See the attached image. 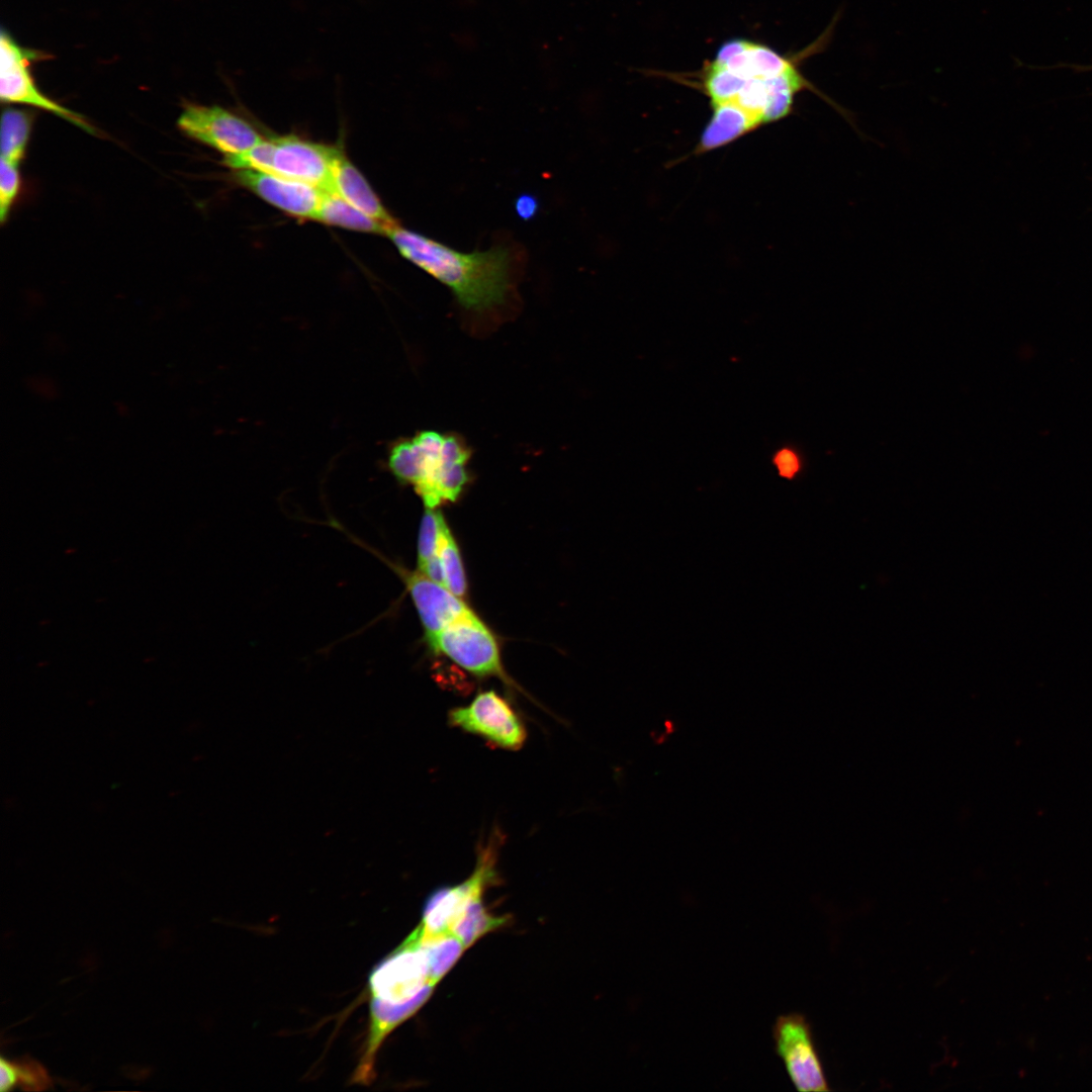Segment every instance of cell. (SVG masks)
I'll list each match as a JSON object with an SVG mask.
<instances>
[{
	"mask_svg": "<svg viewBox=\"0 0 1092 1092\" xmlns=\"http://www.w3.org/2000/svg\"><path fill=\"white\" fill-rule=\"evenodd\" d=\"M386 236L403 258L450 288L466 309H491L510 292L514 256L509 247L464 253L399 224Z\"/></svg>",
	"mask_w": 1092,
	"mask_h": 1092,
	"instance_id": "obj_1",
	"label": "cell"
},
{
	"mask_svg": "<svg viewBox=\"0 0 1092 1092\" xmlns=\"http://www.w3.org/2000/svg\"><path fill=\"white\" fill-rule=\"evenodd\" d=\"M49 58V55L42 51L22 47L8 30L2 28L0 36L1 101L50 111L81 129L95 134V127L82 114L57 103L43 94L36 85L30 68L33 63Z\"/></svg>",
	"mask_w": 1092,
	"mask_h": 1092,
	"instance_id": "obj_2",
	"label": "cell"
},
{
	"mask_svg": "<svg viewBox=\"0 0 1092 1092\" xmlns=\"http://www.w3.org/2000/svg\"><path fill=\"white\" fill-rule=\"evenodd\" d=\"M435 986L428 959L414 932L379 962L369 976L371 1000L389 1005L429 999Z\"/></svg>",
	"mask_w": 1092,
	"mask_h": 1092,
	"instance_id": "obj_3",
	"label": "cell"
},
{
	"mask_svg": "<svg viewBox=\"0 0 1092 1092\" xmlns=\"http://www.w3.org/2000/svg\"><path fill=\"white\" fill-rule=\"evenodd\" d=\"M428 643L434 651L444 654L476 676H496L515 686L503 667L494 636L471 610L429 639Z\"/></svg>",
	"mask_w": 1092,
	"mask_h": 1092,
	"instance_id": "obj_4",
	"label": "cell"
},
{
	"mask_svg": "<svg viewBox=\"0 0 1092 1092\" xmlns=\"http://www.w3.org/2000/svg\"><path fill=\"white\" fill-rule=\"evenodd\" d=\"M502 834L494 832L479 846L476 866L468 879L454 886L435 890L426 900L418 929L423 935L451 932L450 928L464 906L495 882V863Z\"/></svg>",
	"mask_w": 1092,
	"mask_h": 1092,
	"instance_id": "obj_5",
	"label": "cell"
},
{
	"mask_svg": "<svg viewBox=\"0 0 1092 1092\" xmlns=\"http://www.w3.org/2000/svg\"><path fill=\"white\" fill-rule=\"evenodd\" d=\"M771 1034L776 1054L783 1061L797 1090H830L811 1024L803 1014L791 1012L780 1015L772 1025Z\"/></svg>",
	"mask_w": 1092,
	"mask_h": 1092,
	"instance_id": "obj_6",
	"label": "cell"
},
{
	"mask_svg": "<svg viewBox=\"0 0 1092 1092\" xmlns=\"http://www.w3.org/2000/svg\"><path fill=\"white\" fill-rule=\"evenodd\" d=\"M448 720L451 726L507 750L520 749L527 738L518 713L494 691L479 693L467 706L452 709Z\"/></svg>",
	"mask_w": 1092,
	"mask_h": 1092,
	"instance_id": "obj_7",
	"label": "cell"
},
{
	"mask_svg": "<svg viewBox=\"0 0 1092 1092\" xmlns=\"http://www.w3.org/2000/svg\"><path fill=\"white\" fill-rule=\"evenodd\" d=\"M177 124L185 135L224 157L244 154L263 139L251 123L218 105L186 103Z\"/></svg>",
	"mask_w": 1092,
	"mask_h": 1092,
	"instance_id": "obj_8",
	"label": "cell"
},
{
	"mask_svg": "<svg viewBox=\"0 0 1092 1092\" xmlns=\"http://www.w3.org/2000/svg\"><path fill=\"white\" fill-rule=\"evenodd\" d=\"M273 143L270 173L330 189L335 165L342 155L338 148L294 135L273 138Z\"/></svg>",
	"mask_w": 1092,
	"mask_h": 1092,
	"instance_id": "obj_9",
	"label": "cell"
},
{
	"mask_svg": "<svg viewBox=\"0 0 1092 1092\" xmlns=\"http://www.w3.org/2000/svg\"><path fill=\"white\" fill-rule=\"evenodd\" d=\"M237 182L279 210L305 219H316L326 190L274 173L236 170Z\"/></svg>",
	"mask_w": 1092,
	"mask_h": 1092,
	"instance_id": "obj_10",
	"label": "cell"
},
{
	"mask_svg": "<svg viewBox=\"0 0 1092 1092\" xmlns=\"http://www.w3.org/2000/svg\"><path fill=\"white\" fill-rule=\"evenodd\" d=\"M405 581L425 628L427 640L470 611L461 598L423 573H410L405 576Z\"/></svg>",
	"mask_w": 1092,
	"mask_h": 1092,
	"instance_id": "obj_11",
	"label": "cell"
},
{
	"mask_svg": "<svg viewBox=\"0 0 1092 1092\" xmlns=\"http://www.w3.org/2000/svg\"><path fill=\"white\" fill-rule=\"evenodd\" d=\"M330 191L384 224L388 231L397 225L360 171L342 153L333 172Z\"/></svg>",
	"mask_w": 1092,
	"mask_h": 1092,
	"instance_id": "obj_12",
	"label": "cell"
},
{
	"mask_svg": "<svg viewBox=\"0 0 1092 1092\" xmlns=\"http://www.w3.org/2000/svg\"><path fill=\"white\" fill-rule=\"evenodd\" d=\"M712 117L697 146L698 154L726 146L759 127L748 114L734 105L712 106Z\"/></svg>",
	"mask_w": 1092,
	"mask_h": 1092,
	"instance_id": "obj_13",
	"label": "cell"
},
{
	"mask_svg": "<svg viewBox=\"0 0 1092 1092\" xmlns=\"http://www.w3.org/2000/svg\"><path fill=\"white\" fill-rule=\"evenodd\" d=\"M315 220L352 231L386 235L388 229L366 215L336 192L326 190Z\"/></svg>",
	"mask_w": 1092,
	"mask_h": 1092,
	"instance_id": "obj_14",
	"label": "cell"
},
{
	"mask_svg": "<svg viewBox=\"0 0 1092 1092\" xmlns=\"http://www.w3.org/2000/svg\"><path fill=\"white\" fill-rule=\"evenodd\" d=\"M413 932L426 953L430 978L436 985L456 964L466 947L452 932L423 935L418 928Z\"/></svg>",
	"mask_w": 1092,
	"mask_h": 1092,
	"instance_id": "obj_15",
	"label": "cell"
},
{
	"mask_svg": "<svg viewBox=\"0 0 1092 1092\" xmlns=\"http://www.w3.org/2000/svg\"><path fill=\"white\" fill-rule=\"evenodd\" d=\"M482 896L473 897L464 906L450 928V931L462 941L466 948L484 934L507 923V917L493 916L487 912Z\"/></svg>",
	"mask_w": 1092,
	"mask_h": 1092,
	"instance_id": "obj_16",
	"label": "cell"
},
{
	"mask_svg": "<svg viewBox=\"0 0 1092 1092\" xmlns=\"http://www.w3.org/2000/svg\"><path fill=\"white\" fill-rule=\"evenodd\" d=\"M33 114L24 109L9 107L1 119V158L15 164L23 160L30 138Z\"/></svg>",
	"mask_w": 1092,
	"mask_h": 1092,
	"instance_id": "obj_17",
	"label": "cell"
},
{
	"mask_svg": "<svg viewBox=\"0 0 1092 1092\" xmlns=\"http://www.w3.org/2000/svg\"><path fill=\"white\" fill-rule=\"evenodd\" d=\"M0 1090L20 1086L25 1090H42L51 1086V1080L39 1063L23 1058L14 1061L0 1059Z\"/></svg>",
	"mask_w": 1092,
	"mask_h": 1092,
	"instance_id": "obj_18",
	"label": "cell"
},
{
	"mask_svg": "<svg viewBox=\"0 0 1092 1092\" xmlns=\"http://www.w3.org/2000/svg\"><path fill=\"white\" fill-rule=\"evenodd\" d=\"M388 466L399 481L415 487L420 483L423 477L422 455L414 439L401 440L391 448Z\"/></svg>",
	"mask_w": 1092,
	"mask_h": 1092,
	"instance_id": "obj_19",
	"label": "cell"
},
{
	"mask_svg": "<svg viewBox=\"0 0 1092 1092\" xmlns=\"http://www.w3.org/2000/svg\"><path fill=\"white\" fill-rule=\"evenodd\" d=\"M438 555L443 568L445 586L455 596L463 598L466 594L465 572L458 546L447 526L442 534Z\"/></svg>",
	"mask_w": 1092,
	"mask_h": 1092,
	"instance_id": "obj_20",
	"label": "cell"
},
{
	"mask_svg": "<svg viewBox=\"0 0 1092 1092\" xmlns=\"http://www.w3.org/2000/svg\"><path fill=\"white\" fill-rule=\"evenodd\" d=\"M446 526L441 512L435 509H426L422 518L418 541L419 567L438 555L442 534Z\"/></svg>",
	"mask_w": 1092,
	"mask_h": 1092,
	"instance_id": "obj_21",
	"label": "cell"
},
{
	"mask_svg": "<svg viewBox=\"0 0 1092 1092\" xmlns=\"http://www.w3.org/2000/svg\"><path fill=\"white\" fill-rule=\"evenodd\" d=\"M18 164L1 158L0 163V220L3 223L9 216L12 205L20 190Z\"/></svg>",
	"mask_w": 1092,
	"mask_h": 1092,
	"instance_id": "obj_22",
	"label": "cell"
},
{
	"mask_svg": "<svg viewBox=\"0 0 1092 1092\" xmlns=\"http://www.w3.org/2000/svg\"><path fill=\"white\" fill-rule=\"evenodd\" d=\"M515 212L523 220L533 219L540 209V203L536 195L532 193L519 194L514 202Z\"/></svg>",
	"mask_w": 1092,
	"mask_h": 1092,
	"instance_id": "obj_23",
	"label": "cell"
},
{
	"mask_svg": "<svg viewBox=\"0 0 1092 1092\" xmlns=\"http://www.w3.org/2000/svg\"><path fill=\"white\" fill-rule=\"evenodd\" d=\"M775 461L780 470V474L785 477H792L799 468V462L796 455L789 450H783L778 453Z\"/></svg>",
	"mask_w": 1092,
	"mask_h": 1092,
	"instance_id": "obj_24",
	"label": "cell"
}]
</instances>
